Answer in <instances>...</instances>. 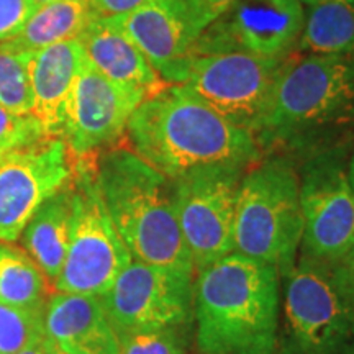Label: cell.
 I'll list each match as a JSON object with an SVG mask.
<instances>
[{"label": "cell", "mask_w": 354, "mask_h": 354, "mask_svg": "<svg viewBox=\"0 0 354 354\" xmlns=\"http://www.w3.org/2000/svg\"><path fill=\"white\" fill-rule=\"evenodd\" d=\"M354 131V55L289 56L254 133L261 151L308 154L349 143Z\"/></svg>", "instance_id": "obj_1"}, {"label": "cell", "mask_w": 354, "mask_h": 354, "mask_svg": "<svg viewBox=\"0 0 354 354\" xmlns=\"http://www.w3.org/2000/svg\"><path fill=\"white\" fill-rule=\"evenodd\" d=\"M127 135L133 153L171 180L202 167H251L263 159L250 131L225 120L183 84H167L141 102Z\"/></svg>", "instance_id": "obj_2"}, {"label": "cell", "mask_w": 354, "mask_h": 354, "mask_svg": "<svg viewBox=\"0 0 354 354\" xmlns=\"http://www.w3.org/2000/svg\"><path fill=\"white\" fill-rule=\"evenodd\" d=\"M282 289L271 264L232 253L194 281L196 343L201 354H276Z\"/></svg>", "instance_id": "obj_3"}, {"label": "cell", "mask_w": 354, "mask_h": 354, "mask_svg": "<svg viewBox=\"0 0 354 354\" xmlns=\"http://www.w3.org/2000/svg\"><path fill=\"white\" fill-rule=\"evenodd\" d=\"M95 177L113 227L133 259L196 272L177 221L171 179L125 148L102 153Z\"/></svg>", "instance_id": "obj_4"}, {"label": "cell", "mask_w": 354, "mask_h": 354, "mask_svg": "<svg viewBox=\"0 0 354 354\" xmlns=\"http://www.w3.org/2000/svg\"><path fill=\"white\" fill-rule=\"evenodd\" d=\"M304 236L299 174L289 156L261 159L243 176L234 214V250L271 264L281 279L297 264Z\"/></svg>", "instance_id": "obj_5"}, {"label": "cell", "mask_w": 354, "mask_h": 354, "mask_svg": "<svg viewBox=\"0 0 354 354\" xmlns=\"http://www.w3.org/2000/svg\"><path fill=\"white\" fill-rule=\"evenodd\" d=\"M282 281L276 354H354V308L336 289L330 266L300 256Z\"/></svg>", "instance_id": "obj_6"}, {"label": "cell", "mask_w": 354, "mask_h": 354, "mask_svg": "<svg viewBox=\"0 0 354 354\" xmlns=\"http://www.w3.org/2000/svg\"><path fill=\"white\" fill-rule=\"evenodd\" d=\"M73 187L69 246L55 287L63 294L100 297L133 258L113 227L97 184L95 165L88 158L76 159Z\"/></svg>", "instance_id": "obj_7"}, {"label": "cell", "mask_w": 354, "mask_h": 354, "mask_svg": "<svg viewBox=\"0 0 354 354\" xmlns=\"http://www.w3.org/2000/svg\"><path fill=\"white\" fill-rule=\"evenodd\" d=\"M349 143L305 156L297 171L304 215L302 254L333 266L354 246V194L348 180Z\"/></svg>", "instance_id": "obj_8"}, {"label": "cell", "mask_w": 354, "mask_h": 354, "mask_svg": "<svg viewBox=\"0 0 354 354\" xmlns=\"http://www.w3.org/2000/svg\"><path fill=\"white\" fill-rule=\"evenodd\" d=\"M248 169L209 166L172 180L177 221L196 272L234 251L238 189Z\"/></svg>", "instance_id": "obj_9"}, {"label": "cell", "mask_w": 354, "mask_h": 354, "mask_svg": "<svg viewBox=\"0 0 354 354\" xmlns=\"http://www.w3.org/2000/svg\"><path fill=\"white\" fill-rule=\"evenodd\" d=\"M287 57L245 51L196 55L183 86L225 120L254 136Z\"/></svg>", "instance_id": "obj_10"}, {"label": "cell", "mask_w": 354, "mask_h": 354, "mask_svg": "<svg viewBox=\"0 0 354 354\" xmlns=\"http://www.w3.org/2000/svg\"><path fill=\"white\" fill-rule=\"evenodd\" d=\"M100 300L115 331L194 325V274L131 259Z\"/></svg>", "instance_id": "obj_11"}, {"label": "cell", "mask_w": 354, "mask_h": 354, "mask_svg": "<svg viewBox=\"0 0 354 354\" xmlns=\"http://www.w3.org/2000/svg\"><path fill=\"white\" fill-rule=\"evenodd\" d=\"M76 159L63 138H41L0 159V241L20 238L44 201L74 177Z\"/></svg>", "instance_id": "obj_12"}, {"label": "cell", "mask_w": 354, "mask_h": 354, "mask_svg": "<svg viewBox=\"0 0 354 354\" xmlns=\"http://www.w3.org/2000/svg\"><path fill=\"white\" fill-rule=\"evenodd\" d=\"M305 24L300 0H236L198 35L194 56L245 51L268 57L290 56Z\"/></svg>", "instance_id": "obj_13"}, {"label": "cell", "mask_w": 354, "mask_h": 354, "mask_svg": "<svg viewBox=\"0 0 354 354\" xmlns=\"http://www.w3.org/2000/svg\"><path fill=\"white\" fill-rule=\"evenodd\" d=\"M148 95L120 86L84 61L66 107L63 138L73 158H91L127 133L130 117Z\"/></svg>", "instance_id": "obj_14"}, {"label": "cell", "mask_w": 354, "mask_h": 354, "mask_svg": "<svg viewBox=\"0 0 354 354\" xmlns=\"http://www.w3.org/2000/svg\"><path fill=\"white\" fill-rule=\"evenodd\" d=\"M107 19L138 46L162 81L184 84L198 35L183 0H153Z\"/></svg>", "instance_id": "obj_15"}, {"label": "cell", "mask_w": 354, "mask_h": 354, "mask_svg": "<svg viewBox=\"0 0 354 354\" xmlns=\"http://www.w3.org/2000/svg\"><path fill=\"white\" fill-rule=\"evenodd\" d=\"M43 326L44 336L66 354H120L117 333L95 295H51Z\"/></svg>", "instance_id": "obj_16"}, {"label": "cell", "mask_w": 354, "mask_h": 354, "mask_svg": "<svg viewBox=\"0 0 354 354\" xmlns=\"http://www.w3.org/2000/svg\"><path fill=\"white\" fill-rule=\"evenodd\" d=\"M86 55L79 39L56 43L32 53L30 81L33 91L32 115L41 125L44 135L61 138L66 107L74 82L81 73Z\"/></svg>", "instance_id": "obj_17"}, {"label": "cell", "mask_w": 354, "mask_h": 354, "mask_svg": "<svg viewBox=\"0 0 354 354\" xmlns=\"http://www.w3.org/2000/svg\"><path fill=\"white\" fill-rule=\"evenodd\" d=\"M77 39L88 63L110 81L136 88L148 97L167 86L138 46L107 17L94 13Z\"/></svg>", "instance_id": "obj_18"}, {"label": "cell", "mask_w": 354, "mask_h": 354, "mask_svg": "<svg viewBox=\"0 0 354 354\" xmlns=\"http://www.w3.org/2000/svg\"><path fill=\"white\" fill-rule=\"evenodd\" d=\"M74 187L71 180L43 202L19 238L25 253L39 266L50 284L56 282L68 253Z\"/></svg>", "instance_id": "obj_19"}, {"label": "cell", "mask_w": 354, "mask_h": 354, "mask_svg": "<svg viewBox=\"0 0 354 354\" xmlns=\"http://www.w3.org/2000/svg\"><path fill=\"white\" fill-rule=\"evenodd\" d=\"M297 48L308 55H354V0H320L310 7Z\"/></svg>", "instance_id": "obj_20"}, {"label": "cell", "mask_w": 354, "mask_h": 354, "mask_svg": "<svg viewBox=\"0 0 354 354\" xmlns=\"http://www.w3.org/2000/svg\"><path fill=\"white\" fill-rule=\"evenodd\" d=\"M92 17L94 10L88 0H55L38 7L12 41L25 51L35 53L51 44L77 39Z\"/></svg>", "instance_id": "obj_21"}, {"label": "cell", "mask_w": 354, "mask_h": 354, "mask_svg": "<svg viewBox=\"0 0 354 354\" xmlns=\"http://www.w3.org/2000/svg\"><path fill=\"white\" fill-rule=\"evenodd\" d=\"M48 281L39 266L20 248L0 241V302L12 307L44 310Z\"/></svg>", "instance_id": "obj_22"}, {"label": "cell", "mask_w": 354, "mask_h": 354, "mask_svg": "<svg viewBox=\"0 0 354 354\" xmlns=\"http://www.w3.org/2000/svg\"><path fill=\"white\" fill-rule=\"evenodd\" d=\"M30 57L32 53L13 41L0 43V107L17 115L33 110Z\"/></svg>", "instance_id": "obj_23"}, {"label": "cell", "mask_w": 354, "mask_h": 354, "mask_svg": "<svg viewBox=\"0 0 354 354\" xmlns=\"http://www.w3.org/2000/svg\"><path fill=\"white\" fill-rule=\"evenodd\" d=\"M120 354H187L192 325L115 331Z\"/></svg>", "instance_id": "obj_24"}, {"label": "cell", "mask_w": 354, "mask_h": 354, "mask_svg": "<svg viewBox=\"0 0 354 354\" xmlns=\"http://www.w3.org/2000/svg\"><path fill=\"white\" fill-rule=\"evenodd\" d=\"M44 310H28L0 302V354H17L44 338Z\"/></svg>", "instance_id": "obj_25"}, {"label": "cell", "mask_w": 354, "mask_h": 354, "mask_svg": "<svg viewBox=\"0 0 354 354\" xmlns=\"http://www.w3.org/2000/svg\"><path fill=\"white\" fill-rule=\"evenodd\" d=\"M41 138L46 135L33 115H17L0 107V159Z\"/></svg>", "instance_id": "obj_26"}, {"label": "cell", "mask_w": 354, "mask_h": 354, "mask_svg": "<svg viewBox=\"0 0 354 354\" xmlns=\"http://www.w3.org/2000/svg\"><path fill=\"white\" fill-rule=\"evenodd\" d=\"M37 8L33 0H0V43L19 37Z\"/></svg>", "instance_id": "obj_27"}, {"label": "cell", "mask_w": 354, "mask_h": 354, "mask_svg": "<svg viewBox=\"0 0 354 354\" xmlns=\"http://www.w3.org/2000/svg\"><path fill=\"white\" fill-rule=\"evenodd\" d=\"M185 10L197 35L225 15L236 0H183Z\"/></svg>", "instance_id": "obj_28"}, {"label": "cell", "mask_w": 354, "mask_h": 354, "mask_svg": "<svg viewBox=\"0 0 354 354\" xmlns=\"http://www.w3.org/2000/svg\"><path fill=\"white\" fill-rule=\"evenodd\" d=\"M330 269L336 289L354 308V246Z\"/></svg>", "instance_id": "obj_29"}, {"label": "cell", "mask_w": 354, "mask_h": 354, "mask_svg": "<svg viewBox=\"0 0 354 354\" xmlns=\"http://www.w3.org/2000/svg\"><path fill=\"white\" fill-rule=\"evenodd\" d=\"M92 10L99 17H115L133 12L153 0H88Z\"/></svg>", "instance_id": "obj_30"}, {"label": "cell", "mask_w": 354, "mask_h": 354, "mask_svg": "<svg viewBox=\"0 0 354 354\" xmlns=\"http://www.w3.org/2000/svg\"><path fill=\"white\" fill-rule=\"evenodd\" d=\"M348 180H349V185H351L353 194H354V145H353L351 151H349V156H348Z\"/></svg>", "instance_id": "obj_31"}, {"label": "cell", "mask_w": 354, "mask_h": 354, "mask_svg": "<svg viewBox=\"0 0 354 354\" xmlns=\"http://www.w3.org/2000/svg\"><path fill=\"white\" fill-rule=\"evenodd\" d=\"M17 354H44V338L41 342L32 344V346L21 349V351H19Z\"/></svg>", "instance_id": "obj_32"}, {"label": "cell", "mask_w": 354, "mask_h": 354, "mask_svg": "<svg viewBox=\"0 0 354 354\" xmlns=\"http://www.w3.org/2000/svg\"><path fill=\"white\" fill-rule=\"evenodd\" d=\"M44 354H66V353L61 351L59 348L55 346V344H53L50 339L44 336Z\"/></svg>", "instance_id": "obj_33"}, {"label": "cell", "mask_w": 354, "mask_h": 354, "mask_svg": "<svg viewBox=\"0 0 354 354\" xmlns=\"http://www.w3.org/2000/svg\"><path fill=\"white\" fill-rule=\"evenodd\" d=\"M55 2V0H33V3L37 7H43V6H48V3Z\"/></svg>", "instance_id": "obj_34"}, {"label": "cell", "mask_w": 354, "mask_h": 354, "mask_svg": "<svg viewBox=\"0 0 354 354\" xmlns=\"http://www.w3.org/2000/svg\"><path fill=\"white\" fill-rule=\"evenodd\" d=\"M300 2H302L304 6H307V7L310 8V7H313V6H315V3L320 2V0H300Z\"/></svg>", "instance_id": "obj_35"}]
</instances>
